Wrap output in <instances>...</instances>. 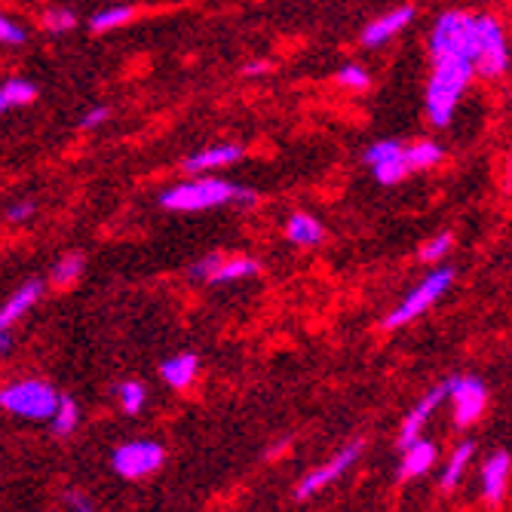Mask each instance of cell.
I'll list each match as a JSON object with an SVG mask.
<instances>
[{
    "mask_svg": "<svg viewBox=\"0 0 512 512\" xmlns=\"http://www.w3.org/2000/svg\"><path fill=\"white\" fill-rule=\"evenodd\" d=\"M258 194L252 188H240L215 175H200L191 181H178L160 194V206L169 212H209L218 206H255Z\"/></svg>",
    "mask_w": 512,
    "mask_h": 512,
    "instance_id": "1",
    "label": "cell"
},
{
    "mask_svg": "<svg viewBox=\"0 0 512 512\" xmlns=\"http://www.w3.org/2000/svg\"><path fill=\"white\" fill-rule=\"evenodd\" d=\"M476 74V62L467 56H436L433 74L427 83V117L433 126L445 129L454 117L460 96L467 92Z\"/></svg>",
    "mask_w": 512,
    "mask_h": 512,
    "instance_id": "2",
    "label": "cell"
},
{
    "mask_svg": "<svg viewBox=\"0 0 512 512\" xmlns=\"http://www.w3.org/2000/svg\"><path fill=\"white\" fill-rule=\"evenodd\" d=\"M451 283H454V270L451 267H436L433 273H427L421 283H417L387 316H384V329L387 332H393V329H402V325H408V322H414L417 316H424L448 289H451Z\"/></svg>",
    "mask_w": 512,
    "mask_h": 512,
    "instance_id": "3",
    "label": "cell"
},
{
    "mask_svg": "<svg viewBox=\"0 0 512 512\" xmlns=\"http://www.w3.org/2000/svg\"><path fill=\"white\" fill-rule=\"evenodd\" d=\"M59 399L62 396L53 390V384L37 381V378L16 381L0 393V405H4V411L25 417V421H53Z\"/></svg>",
    "mask_w": 512,
    "mask_h": 512,
    "instance_id": "4",
    "label": "cell"
},
{
    "mask_svg": "<svg viewBox=\"0 0 512 512\" xmlns=\"http://www.w3.org/2000/svg\"><path fill=\"white\" fill-rule=\"evenodd\" d=\"M166 460V451L160 442L154 439H132L123 442L120 448H114L111 454V470L120 479H145L151 473H157Z\"/></svg>",
    "mask_w": 512,
    "mask_h": 512,
    "instance_id": "5",
    "label": "cell"
},
{
    "mask_svg": "<svg viewBox=\"0 0 512 512\" xmlns=\"http://www.w3.org/2000/svg\"><path fill=\"white\" fill-rule=\"evenodd\" d=\"M509 71V43L494 16H479V40H476V74L494 80Z\"/></svg>",
    "mask_w": 512,
    "mask_h": 512,
    "instance_id": "6",
    "label": "cell"
},
{
    "mask_svg": "<svg viewBox=\"0 0 512 512\" xmlns=\"http://www.w3.org/2000/svg\"><path fill=\"white\" fill-rule=\"evenodd\" d=\"M362 163L375 172L378 184H399L402 178L411 175V163H408V145L396 142V138H381V142L371 145L362 154Z\"/></svg>",
    "mask_w": 512,
    "mask_h": 512,
    "instance_id": "7",
    "label": "cell"
},
{
    "mask_svg": "<svg viewBox=\"0 0 512 512\" xmlns=\"http://www.w3.org/2000/svg\"><path fill=\"white\" fill-rule=\"evenodd\" d=\"M362 451H365V442H362V439H356V442L344 445L338 454H332L329 460H325L322 467L310 470V473L298 482L295 497H298V500H310V497H313V494H319L322 488H329L332 482H338L347 470H353V463L362 457Z\"/></svg>",
    "mask_w": 512,
    "mask_h": 512,
    "instance_id": "8",
    "label": "cell"
},
{
    "mask_svg": "<svg viewBox=\"0 0 512 512\" xmlns=\"http://www.w3.org/2000/svg\"><path fill=\"white\" fill-rule=\"evenodd\" d=\"M448 399L454 408V424L463 427H473L485 405H488V387L476 378V375H457L448 381Z\"/></svg>",
    "mask_w": 512,
    "mask_h": 512,
    "instance_id": "9",
    "label": "cell"
},
{
    "mask_svg": "<svg viewBox=\"0 0 512 512\" xmlns=\"http://www.w3.org/2000/svg\"><path fill=\"white\" fill-rule=\"evenodd\" d=\"M445 399H448V381L439 384V387H433V390H427V396L408 411V417L402 421V430H399V448H402V451H405L411 442L421 439V433H424V427H427V421H430V414H433Z\"/></svg>",
    "mask_w": 512,
    "mask_h": 512,
    "instance_id": "10",
    "label": "cell"
},
{
    "mask_svg": "<svg viewBox=\"0 0 512 512\" xmlns=\"http://www.w3.org/2000/svg\"><path fill=\"white\" fill-rule=\"evenodd\" d=\"M243 145H234V142H227V145H209V148H200L194 151L191 157H184L181 169L188 172V175H209L215 169H227V166H234L243 160Z\"/></svg>",
    "mask_w": 512,
    "mask_h": 512,
    "instance_id": "11",
    "label": "cell"
},
{
    "mask_svg": "<svg viewBox=\"0 0 512 512\" xmlns=\"http://www.w3.org/2000/svg\"><path fill=\"white\" fill-rule=\"evenodd\" d=\"M411 19H414V7L411 4H402L396 10H387L384 16H378L368 28H362V46H368V50H375V46H384L399 31H405L411 25Z\"/></svg>",
    "mask_w": 512,
    "mask_h": 512,
    "instance_id": "12",
    "label": "cell"
},
{
    "mask_svg": "<svg viewBox=\"0 0 512 512\" xmlns=\"http://www.w3.org/2000/svg\"><path fill=\"white\" fill-rule=\"evenodd\" d=\"M509 470H512V457L506 451H494L485 467H482V494L488 503H500L506 494V482H509Z\"/></svg>",
    "mask_w": 512,
    "mask_h": 512,
    "instance_id": "13",
    "label": "cell"
},
{
    "mask_svg": "<svg viewBox=\"0 0 512 512\" xmlns=\"http://www.w3.org/2000/svg\"><path fill=\"white\" fill-rule=\"evenodd\" d=\"M40 298H43V283H40V279H25V283L4 301V310H0V329H10V325L16 319H22Z\"/></svg>",
    "mask_w": 512,
    "mask_h": 512,
    "instance_id": "14",
    "label": "cell"
},
{
    "mask_svg": "<svg viewBox=\"0 0 512 512\" xmlns=\"http://www.w3.org/2000/svg\"><path fill=\"white\" fill-rule=\"evenodd\" d=\"M197 371H200V359L194 353H175L160 362V378L172 390H188L197 381Z\"/></svg>",
    "mask_w": 512,
    "mask_h": 512,
    "instance_id": "15",
    "label": "cell"
},
{
    "mask_svg": "<svg viewBox=\"0 0 512 512\" xmlns=\"http://www.w3.org/2000/svg\"><path fill=\"white\" fill-rule=\"evenodd\" d=\"M436 442L430 439H417L411 442L405 451H402V463H399V479H417V476H424L427 470H433V463H436Z\"/></svg>",
    "mask_w": 512,
    "mask_h": 512,
    "instance_id": "16",
    "label": "cell"
},
{
    "mask_svg": "<svg viewBox=\"0 0 512 512\" xmlns=\"http://www.w3.org/2000/svg\"><path fill=\"white\" fill-rule=\"evenodd\" d=\"M286 240L301 246V249H313V246H319L325 240V227H322L319 218H313L307 212H295L286 221Z\"/></svg>",
    "mask_w": 512,
    "mask_h": 512,
    "instance_id": "17",
    "label": "cell"
},
{
    "mask_svg": "<svg viewBox=\"0 0 512 512\" xmlns=\"http://www.w3.org/2000/svg\"><path fill=\"white\" fill-rule=\"evenodd\" d=\"M473 454H476V445H473V442H460V445L451 451V457H448V463H445V470H442V476H439V488H442V491H454V488L460 485V479H463V473H467Z\"/></svg>",
    "mask_w": 512,
    "mask_h": 512,
    "instance_id": "18",
    "label": "cell"
},
{
    "mask_svg": "<svg viewBox=\"0 0 512 512\" xmlns=\"http://www.w3.org/2000/svg\"><path fill=\"white\" fill-rule=\"evenodd\" d=\"M37 102V86L25 77H10L0 86V111H13V108H28Z\"/></svg>",
    "mask_w": 512,
    "mask_h": 512,
    "instance_id": "19",
    "label": "cell"
},
{
    "mask_svg": "<svg viewBox=\"0 0 512 512\" xmlns=\"http://www.w3.org/2000/svg\"><path fill=\"white\" fill-rule=\"evenodd\" d=\"M83 270H86V258H83L80 252H68V255H62V258L53 264V270H50V283H53L56 289H68V286L77 283Z\"/></svg>",
    "mask_w": 512,
    "mask_h": 512,
    "instance_id": "20",
    "label": "cell"
},
{
    "mask_svg": "<svg viewBox=\"0 0 512 512\" xmlns=\"http://www.w3.org/2000/svg\"><path fill=\"white\" fill-rule=\"evenodd\" d=\"M261 273V264L249 255H240V258H224L221 270L215 273L212 283H240V279H252Z\"/></svg>",
    "mask_w": 512,
    "mask_h": 512,
    "instance_id": "21",
    "label": "cell"
},
{
    "mask_svg": "<svg viewBox=\"0 0 512 512\" xmlns=\"http://www.w3.org/2000/svg\"><path fill=\"white\" fill-rule=\"evenodd\" d=\"M132 16H135L132 7H105V10H99L96 16L89 19V31L92 34H105V31L123 28L126 22H132Z\"/></svg>",
    "mask_w": 512,
    "mask_h": 512,
    "instance_id": "22",
    "label": "cell"
},
{
    "mask_svg": "<svg viewBox=\"0 0 512 512\" xmlns=\"http://www.w3.org/2000/svg\"><path fill=\"white\" fill-rule=\"evenodd\" d=\"M77 421H80V408H77V402H74L71 396H62V399H59V408H56V414H53V421H50L53 433H56V436H71V433L77 430Z\"/></svg>",
    "mask_w": 512,
    "mask_h": 512,
    "instance_id": "23",
    "label": "cell"
},
{
    "mask_svg": "<svg viewBox=\"0 0 512 512\" xmlns=\"http://www.w3.org/2000/svg\"><path fill=\"white\" fill-rule=\"evenodd\" d=\"M442 160V148L436 142H414L408 145V163H411V172H421V169H430Z\"/></svg>",
    "mask_w": 512,
    "mask_h": 512,
    "instance_id": "24",
    "label": "cell"
},
{
    "mask_svg": "<svg viewBox=\"0 0 512 512\" xmlns=\"http://www.w3.org/2000/svg\"><path fill=\"white\" fill-rule=\"evenodd\" d=\"M114 396H117V402H120V408L126 414H138L145 408V399H148L145 384H138V381H123L120 387H114Z\"/></svg>",
    "mask_w": 512,
    "mask_h": 512,
    "instance_id": "25",
    "label": "cell"
},
{
    "mask_svg": "<svg viewBox=\"0 0 512 512\" xmlns=\"http://www.w3.org/2000/svg\"><path fill=\"white\" fill-rule=\"evenodd\" d=\"M40 25L50 31V34H65L77 25V16L68 7H50L40 16Z\"/></svg>",
    "mask_w": 512,
    "mask_h": 512,
    "instance_id": "26",
    "label": "cell"
},
{
    "mask_svg": "<svg viewBox=\"0 0 512 512\" xmlns=\"http://www.w3.org/2000/svg\"><path fill=\"white\" fill-rule=\"evenodd\" d=\"M221 264H224V255H221V252H206V255H200V258L188 267V276H191V279H200V283H212L215 273L221 270Z\"/></svg>",
    "mask_w": 512,
    "mask_h": 512,
    "instance_id": "27",
    "label": "cell"
},
{
    "mask_svg": "<svg viewBox=\"0 0 512 512\" xmlns=\"http://www.w3.org/2000/svg\"><path fill=\"white\" fill-rule=\"evenodd\" d=\"M335 80H338V86H344V89H353V92H362V89H368V83H371V77H368V71L362 68V65H341L338 68V74H335Z\"/></svg>",
    "mask_w": 512,
    "mask_h": 512,
    "instance_id": "28",
    "label": "cell"
},
{
    "mask_svg": "<svg viewBox=\"0 0 512 512\" xmlns=\"http://www.w3.org/2000/svg\"><path fill=\"white\" fill-rule=\"evenodd\" d=\"M451 246H454V237L448 234V230H442V234H436L433 240H427L421 246V261L424 264H436V261H442L451 252Z\"/></svg>",
    "mask_w": 512,
    "mask_h": 512,
    "instance_id": "29",
    "label": "cell"
},
{
    "mask_svg": "<svg viewBox=\"0 0 512 512\" xmlns=\"http://www.w3.org/2000/svg\"><path fill=\"white\" fill-rule=\"evenodd\" d=\"M25 40H28V31L16 19H10V16L0 19V43H4V46H22Z\"/></svg>",
    "mask_w": 512,
    "mask_h": 512,
    "instance_id": "30",
    "label": "cell"
},
{
    "mask_svg": "<svg viewBox=\"0 0 512 512\" xmlns=\"http://www.w3.org/2000/svg\"><path fill=\"white\" fill-rule=\"evenodd\" d=\"M37 215V203L34 200H16L7 206V221L10 224H25Z\"/></svg>",
    "mask_w": 512,
    "mask_h": 512,
    "instance_id": "31",
    "label": "cell"
},
{
    "mask_svg": "<svg viewBox=\"0 0 512 512\" xmlns=\"http://www.w3.org/2000/svg\"><path fill=\"white\" fill-rule=\"evenodd\" d=\"M111 120V108L105 105H96V108H89L83 117H80V129H99Z\"/></svg>",
    "mask_w": 512,
    "mask_h": 512,
    "instance_id": "32",
    "label": "cell"
},
{
    "mask_svg": "<svg viewBox=\"0 0 512 512\" xmlns=\"http://www.w3.org/2000/svg\"><path fill=\"white\" fill-rule=\"evenodd\" d=\"M264 71H270V65L261 59V62H246L243 65V77H255V74H264Z\"/></svg>",
    "mask_w": 512,
    "mask_h": 512,
    "instance_id": "33",
    "label": "cell"
},
{
    "mask_svg": "<svg viewBox=\"0 0 512 512\" xmlns=\"http://www.w3.org/2000/svg\"><path fill=\"white\" fill-rule=\"evenodd\" d=\"M13 350V338H10V329H0V353H10Z\"/></svg>",
    "mask_w": 512,
    "mask_h": 512,
    "instance_id": "34",
    "label": "cell"
},
{
    "mask_svg": "<svg viewBox=\"0 0 512 512\" xmlns=\"http://www.w3.org/2000/svg\"><path fill=\"white\" fill-rule=\"evenodd\" d=\"M503 175H506V188H512V151H509V157H506V169H503Z\"/></svg>",
    "mask_w": 512,
    "mask_h": 512,
    "instance_id": "35",
    "label": "cell"
},
{
    "mask_svg": "<svg viewBox=\"0 0 512 512\" xmlns=\"http://www.w3.org/2000/svg\"><path fill=\"white\" fill-rule=\"evenodd\" d=\"M74 512H92V506L89 509H74Z\"/></svg>",
    "mask_w": 512,
    "mask_h": 512,
    "instance_id": "36",
    "label": "cell"
}]
</instances>
